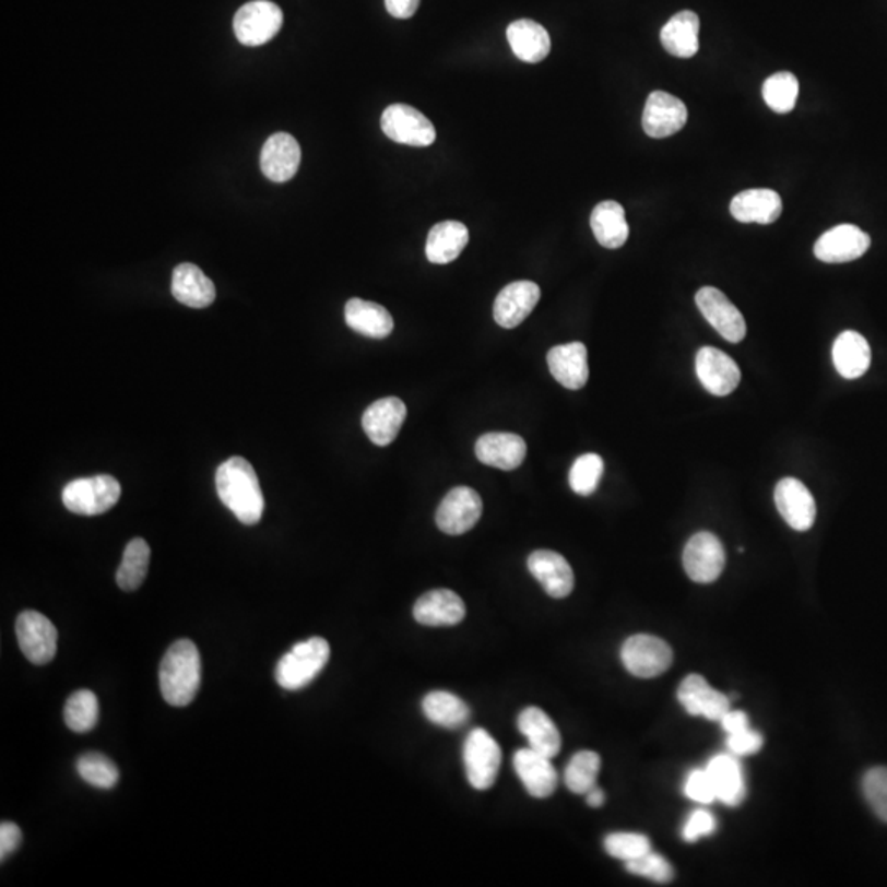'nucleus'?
Here are the masks:
<instances>
[{
  "instance_id": "1",
  "label": "nucleus",
  "mask_w": 887,
  "mask_h": 887,
  "mask_svg": "<svg viewBox=\"0 0 887 887\" xmlns=\"http://www.w3.org/2000/svg\"><path fill=\"white\" fill-rule=\"evenodd\" d=\"M215 488L222 504L236 515L240 523L252 527L262 520L265 500L257 472L247 459L236 456L218 465Z\"/></svg>"
},
{
  "instance_id": "2",
  "label": "nucleus",
  "mask_w": 887,
  "mask_h": 887,
  "mask_svg": "<svg viewBox=\"0 0 887 887\" xmlns=\"http://www.w3.org/2000/svg\"><path fill=\"white\" fill-rule=\"evenodd\" d=\"M201 655L194 642L189 639L173 642L159 665L163 699L173 707L189 706L201 687Z\"/></svg>"
},
{
  "instance_id": "3",
  "label": "nucleus",
  "mask_w": 887,
  "mask_h": 887,
  "mask_svg": "<svg viewBox=\"0 0 887 887\" xmlns=\"http://www.w3.org/2000/svg\"><path fill=\"white\" fill-rule=\"evenodd\" d=\"M331 658V648L324 638L306 639L293 646L276 664V683L286 690L305 689L324 670Z\"/></svg>"
},
{
  "instance_id": "4",
  "label": "nucleus",
  "mask_w": 887,
  "mask_h": 887,
  "mask_svg": "<svg viewBox=\"0 0 887 887\" xmlns=\"http://www.w3.org/2000/svg\"><path fill=\"white\" fill-rule=\"evenodd\" d=\"M122 488L113 475L78 478L63 490V504L68 511L83 517H96L116 507Z\"/></svg>"
},
{
  "instance_id": "5",
  "label": "nucleus",
  "mask_w": 887,
  "mask_h": 887,
  "mask_svg": "<svg viewBox=\"0 0 887 887\" xmlns=\"http://www.w3.org/2000/svg\"><path fill=\"white\" fill-rule=\"evenodd\" d=\"M673 649L664 639L652 635H635L622 648L626 671L641 679L661 676L673 664Z\"/></svg>"
},
{
  "instance_id": "6",
  "label": "nucleus",
  "mask_w": 887,
  "mask_h": 887,
  "mask_svg": "<svg viewBox=\"0 0 887 887\" xmlns=\"http://www.w3.org/2000/svg\"><path fill=\"white\" fill-rule=\"evenodd\" d=\"M464 765L468 781L477 791H487L497 781L501 749L487 730L475 729L469 733L464 743Z\"/></svg>"
},
{
  "instance_id": "7",
  "label": "nucleus",
  "mask_w": 887,
  "mask_h": 887,
  "mask_svg": "<svg viewBox=\"0 0 887 887\" xmlns=\"http://www.w3.org/2000/svg\"><path fill=\"white\" fill-rule=\"evenodd\" d=\"M283 27V12L269 0L243 5L234 17L237 40L246 47H260L276 37Z\"/></svg>"
},
{
  "instance_id": "8",
  "label": "nucleus",
  "mask_w": 887,
  "mask_h": 887,
  "mask_svg": "<svg viewBox=\"0 0 887 887\" xmlns=\"http://www.w3.org/2000/svg\"><path fill=\"white\" fill-rule=\"evenodd\" d=\"M482 511L484 504L474 488H452L437 508V528L449 536H461L478 523Z\"/></svg>"
},
{
  "instance_id": "9",
  "label": "nucleus",
  "mask_w": 887,
  "mask_h": 887,
  "mask_svg": "<svg viewBox=\"0 0 887 887\" xmlns=\"http://www.w3.org/2000/svg\"><path fill=\"white\" fill-rule=\"evenodd\" d=\"M381 130L388 139L410 146H429L436 142V129L426 116L406 106L393 104L381 116Z\"/></svg>"
},
{
  "instance_id": "10",
  "label": "nucleus",
  "mask_w": 887,
  "mask_h": 887,
  "mask_svg": "<svg viewBox=\"0 0 887 887\" xmlns=\"http://www.w3.org/2000/svg\"><path fill=\"white\" fill-rule=\"evenodd\" d=\"M684 569L697 583H712L725 569V547L715 534H694L684 549Z\"/></svg>"
},
{
  "instance_id": "11",
  "label": "nucleus",
  "mask_w": 887,
  "mask_h": 887,
  "mask_svg": "<svg viewBox=\"0 0 887 887\" xmlns=\"http://www.w3.org/2000/svg\"><path fill=\"white\" fill-rule=\"evenodd\" d=\"M17 639L28 661L37 665L54 661L58 648V631L42 613L27 610L17 618Z\"/></svg>"
},
{
  "instance_id": "12",
  "label": "nucleus",
  "mask_w": 887,
  "mask_h": 887,
  "mask_svg": "<svg viewBox=\"0 0 887 887\" xmlns=\"http://www.w3.org/2000/svg\"><path fill=\"white\" fill-rule=\"evenodd\" d=\"M696 303L703 318L723 339L733 344H738L745 339V318L740 309L726 298L725 293L713 286H703L696 295Z\"/></svg>"
},
{
  "instance_id": "13",
  "label": "nucleus",
  "mask_w": 887,
  "mask_h": 887,
  "mask_svg": "<svg viewBox=\"0 0 887 887\" xmlns=\"http://www.w3.org/2000/svg\"><path fill=\"white\" fill-rule=\"evenodd\" d=\"M687 117L683 100L664 91H654L646 100L642 129L651 139H667L684 129Z\"/></svg>"
},
{
  "instance_id": "14",
  "label": "nucleus",
  "mask_w": 887,
  "mask_h": 887,
  "mask_svg": "<svg viewBox=\"0 0 887 887\" xmlns=\"http://www.w3.org/2000/svg\"><path fill=\"white\" fill-rule=\"evenodd\" d=\"M696 371L702 387L715 397L732 393L742 380L738 364L715 347L700 348L696 358Z\"/></svg>"
},
{
  "instance_id": "15",
  "label": "nucleus",
  "mask_w": 887,
  "mask_h": 887,
  "mask_svg": "<svg viewBox=\"0 0 887 887\" xmlns=\"http://www.w3.org/2000/svg\"><path fill=\"white\" fill-rule=\"evenodd\" d=\"M871 239L853 224H841L827 230L815 244L814 252L820 262L848 263L860 259L870 249Z\"/></svg>"
},
{
  "instance_id": "16",
  "label": "nucleus",
  "mask_w": 887,
  "mask_h": 887,
  "mask_svg": "<svg viewBox=\"0 0 887 887\" xmlns=\"http://www.w3.org/2000/svg\"><path fill=\"white\" fill-rule=\"evenodd\" d=\"M776 507L782 520L795 531H808L817 517L814 495L797 478H782L774 492Z\"/></svg>"
},
{
  "instance_id": "17",
  "label": "nucleus",
  "mask_w": 887,
  "mask_h": 887,
  "mask_svg": "<svg viewBox=\"0 0 887 887\" xmlns=\"http://www.w3.org/2000/svg\"><path fill=\"white\" fill-rule=\"evenodd\" d=\"M677 699L689 715L722 722L730 710V697L713 689L699 674H690L681 683Z\"/></svg>"
},
{
  "instance_id": "18",
  "label": "nucleus",
  "mask_w": 887,
  "mask_h": 887,
  "mask_svg": "<svg viewBox=\"0 0 887 887\" xmlns=\"http://www.w3.org/2000/svg\"><path fill=\"white\" fill-rule=\"evenodd\" d=\"M406 419V404L400 398H383L365 410L362 426L375 446H390Z\"/></svg>"
},
{
  "instance_id": "19",
  "label": "nucleus",
  "mask_w": 887,
  "mask_h": 887,
  "mask_svg": "<svg viewBox=\"0 0 887 887\" xmlns=\"http://www.w3.org/2000/svg\"><path fill=\"white\" fill-rule=\"evenodd\" d=\"M541 289L533 282H515L498 293L494 305V318L498 326L515 329L533 312L540 303Z\"/></svg>"
},
{
  "instance_id": "20",
  "label": "nucleus",
  "mask_w": 887,
  "mask_h": 887,
  "mask_svg": "<svg viewBox=\"0 0 887 887\" xmlns=\"http://www.w3.org/2000/svg\"><path fill=\"white\" fill-rule=\"evenodd\" d=\"M528 569L553 599H566L573 590V570L566 557L554 551H534L528 557Z\"/></svg>"
},
{
  "instance_id": "21",
  "label": "nucleus",
  "mask_w": 887,
  "mask_h": 887,
  "mask_svg": "<svg viewBox=\"0 0 887 887\" xmlns=\"http://www.w3.org/2000/svg\"><path fill=\"white\" fill-rule=\"evenodd\" d=\"M301 149L289 133H275L267 140L260 155V168L270 181H289L298 173Z\"/></svg>"
},
{
  "instance_id": "22",
  "label": "nucleus",
  "mask_w": 887,
  "mask_h": 887,
  "mask_svg": "<svg viewBox=\"0 0 887 887\" xmlns=\"http://www.w3.org/2000/svg\"><path fill=\"white\" fill-rule=\"evenodd\" d=\"M527 442L523 437L511 433H488L478 437L475 454L482 464L500 471H515L527 458Z\"/></svg>"
},
{
  "instance_id": "23",
  "label": "nucleus",
  "mask_w": 887,
  "mask_h": 887,
  "mask_svg": "<svg viewBox=\"0 0 887 887\" xmlns=\"http://www.w3.org/2000/svg\"><path fill=\"white\" fill-rule=\"evenodd\" d=\"M515 771L527 788L528 794L536 799H546L557 789L556 768L551 758L541 755L536 749L523 748L515 753Z\"/></svg>"
},
{
  "instance_id": "24",
  "label": "nucleus",
  "mask_w": 887,
  "mask_h": 887,
  "mask_svg": "<svg viewBox=\"0 0 887 887\" xmlns=\"http://www.w3.org/2000/svg\"><path fill=\"white\" fill-rule=\"evenodd\" d=\"M413 615L424 626H454L465 618V603L452 590H430L414 603Z\"/></svg>"
},
{
  "instance_id": "25",
  "label": "nucleus",
  "mask_w": 887,
  "mask_h": 887,
  "mask_svg": "<svg viewBox=\"0 0 887 887\" xmlns=\"http://www.w3.org/2000/svg\"><path fill=\"white\" fill-rule=\"evenodd\" d=\"M547 365L553 377L567 390H580L589 380L587 347L582 342L557 345L547 352Z\"/></svg>"
},
{
  "instance_id": "26",
  "label": "nucleus",
  "mask_w": 887,
  "mask_h": 887,
  "mask_svg": "<svg viewBox=\"0 0 887 887\" xmlns=\"http://www.w3.org/2000/svg\"><path fill=\"white\" fill-rule=\"evenodd\" d=\"M707 772L712 779L717 801H722L729 807H738L746 797L745 774L738 756L717 755L707 765Z\"/></svg>"
},
{
  "instance_id": "27",
  "label": "nucleus",
  "mask_w": 887,
  "mask_h": 887,
  "mask_svg": "<svg viewBox=\"0 0 887 887\" xmlns=\"http://www.w3.org/2000/svg\"><path fill=\"white\" fill-rule=\"evenodd\" d=\"M730 212L738 222L768 226L781 217L782 199L772 189H746L733 198Z\"/></svg>"
},
{
  "instance_id": "28",
  "label": "nucleus",
  "mask_w": 887,
  "mask_h": 887,
  "mask_svg": "<svg viewBox=\"0 0 887 887\" xmlns=\"http://www.w3.org/2000/svg\"><path fill=\"white\" fill-rule=\"evenodd\" d=\"M172 293L176 301L189 308H208L214 303L215 286L199 267L181 263L173 272Z\"/></svg>"
},
{
  "instance_id": "29",
  "label": "nucleus",
  "mask_w": 887,
  "mask_h": 887,
  "mask_svg": "<svg viewBox=\"0 0 887 887\" xmlns=\"http://www.w3.org/2000/svg\"><path fill=\"white\" fill-rule=\"evenodd\" d=\"M469 229L459 221H444L429 230L426 243V257L430 263L446 265L454 262L468 247Z\"/></svg>"
},
{
  "instance_id": "30",
  "label": "nucleus",
  "mask_w": 887,
  "mask_h": 887,
  "mask_svg": "<svg viewBox=\"0 0 887 887\" xmlns=\"http://www.w3.org/2000/svg\"><path fill=\"white\" fill-rule=\"evenodd\" d=\"M511 50L524 63H541L551 54V37L543 25L528 19L515 21L507 28Z\"/></svg>"
},
{
  "instance_id": "31",
  "label": "nucleus",
  "mask_w": 887,
  "mask_h": 887,
  "mask_svg": "<svg viewBox=\"0 0 887 887\" xmlns=\"http://www.w3.org/2000/svg\"><path fill=\"white\" fill-rule=\"evenodd\" d=\"M699 15L683 11L674 15L661 31V44L676 58H693L699 51Z\"/></svg>"
},
{
  "instance_id": "32",
  "label": "nucleus",
  "mask_w": 887,
  "mask_h": 887,
  "mask_svg": "<svg viewBox=\"0 0 887 887\" xmlns=\"http://www.w3.org/2000/svg\"><path fill=\"white\" fill-rule=\"evenodd\" d=\"M590 227L596 243L605 249H619L629 237L625 209L616 201H603L595 205L590 215Z\"/></svg>"
},
{
  "instance_id": "33",
  "label": "nucleus",
  "mask_w": 887,
  "mask_h": 887,
  "mask_svg": "<svg viewBox=\"0 0 887 887\" xmlns=\"http://www.w3.org/2000/svg\"><path fill=\"white\" fill-rule=\"evenodd\" d=\"M518 729L527 736L530 748L547 758L559 755L563 740L553 720L537 707H528L518 717Z\"/></svg>"
},
{
  "instance_id": "34",
  "label": "nucleus",
  "mask_w": 887,
  "mask_h": 887,
  "mask_svg": "<svg viewBox=\"0 0 887 887\" xmlns=\"http://www.w3.org/2000/svg\"><path fill=\"white\" fill-rule=\"evenodd\" d=\"M345 322L352 331L370 339L388 338L394 328L393 318L383 306L360 298L348 299Z\"/></svg>"
},
{
  "instance_id": "35",
  "label": "nucleus",
  "mask_w": 887,
  "mask_h": 887,
  "mask_svg": "<svg viewBox=\"0 0 887 887\" xmlns=\"http://www.w3.org/2000/svg\"><path fill=\"white\" fill-rule=\"evenodd\" d=\"M833 364L838 374L854 380L866 374L871 365V348L866 339L856 331H844L833 344Z\"/></svg>"
},
{
  "instance_id": "36",
  "label": "nucleus",
  "mask_w": 887,
  "mask_h": 887,
  "mask_svg": "<svg viewBox=\"0 0 887 887\" xmlns=\"http://www.w3.org/2000/svg\"><path fill=\"white\" fill-rule=\"evenodd\" d=\"M423 712L429 722L442 729L456 730L471 719V709L459 696L444 690H434L423 699Z\"/></svg>"
},
{
  "instance_id": "37",
  "label": "nucleus",
  "mask_w": 887,
  "mask_h": 887,
  "mask_svg": "<svg viewBox=\"0 0 887 887\" xmlns=\"http://www.w3.org/2000/svg\"><path fill=\"white\" fill-rule=\"evenodd\" d=\"M150 546L142 537H135L127 544L122 563L117 570V586L126 592H133L142 586L150 566Z\"/></svg>"
},
{
  "instance_id": "38",
  "label": "nucleus",
  "mask_w": 887,
  "mask_h": 887,
  "mask_svg": "<svg viewBox=\"0 0 887 887\" xmlns=\"http://www.w3.org/2000/svg\"><path fill=\"white\" fill-rule=\"evenodd\" d=\"M600 768H602V759L596 753L589 752V749L577 753L564 772L567 789L573 794H587L590 789L595 788Z\"/></svg>"
},
{
  "instance_id": "39",
  "label": "nucleus",
  "mask_w": 887,
  "mask_h": 887,
  "mask_svg": "<svg viewBox=\"0 0 887 887\" xmlns=\"http://www.w3.org/2000/svg\"><path fill=\"white\" fill-rule=\"evenodd\" d=\"M64 722L74 733H87L99 722V702L91 690H78L64 706Z\"/></svg>"
},
{
  "instance_id": "40",
  "label": "nucleus",
  "mask_w": 887,
  "mask_h": 887,
  "mask_svg": "<svg viewBox=\"0 0 887 887\" xmlns=\"http://www.w3.org/2000/svg\"><path fill=\"white\" fill-rule=\"evenodd\" d=\"M762 97L769 109L788 114L794 109L799 97V81L789 71L772 74L762 84Z\"/></svg>"
},
{
  "instance_id": "41",
  "label": "nucleus",
  "mask_w": 887,
  "mask_h": 887,
  "mask_svg": "<svg viewBox=\"0 0 887 887\" xmlns=\"http://www.w3.org/2000/svg\"><path fill=\"white\" fill-rule=\"evenodd\" d=\"M78 774L97 789H113L119 781V769L100 753H86L76 762Z\"/></svg>"
},
{
  "instance_id": "42",
  "label": "nucleus",
  "mask_w": 887,
  "mask_h": 887,
  "mask_svg": "<svg viewBox=\"0 0 887 887\" xmlns=\"http://www.w3.org/2000/svg\"><path fill=\"white\" fill-rule=\"evenodd\" d=\"M602 458L596 454H583L573 462L570 469L569 484L570 488L576 492L580 497H589L599 487L600 481L603 477Z\"/></svg>"
},
{
  "instance_id": "43",
  "label": "nucleus",
  "mask_w": 887,
  "mask_h": 887,
  "mask_svg": "<svg viewBox=\"0 0 887 887\" xmlns=\"http://www.w3.org/2000/svg\"><path fill=\"white\" fill-rule=\"evenodd\" d=\"M606 853L610 856L618 858V860L628 861L638 860L642 854L651 851V841L646 835L629 833V831H616L610 833L603 841Z\"/></svg>"
},
{
  "instance_id": "44",
  "label": "nucleus",
  "mask_w": 887,
  "mask_h": 887,
  "mask_svg": "<svg viewBox=\"0 0 887 887\" xmlns=\"http://www.w3.org/2000/svg\"><path fill=\"white\" fill-rule=\"evenodd\" d=\"M863 792L874 814L887 824V768L870 769L863 778Z\"/></svg>"
},
{
  "instance_id": "45",
  "label": "nucleus",
  "mask_w": 887,
  "mask_h": 887,
  "mask_svg": "<svg viewBox=\"0 0 887 887\" xmlns=\"http://www.w3.org/2000/svg\"><path fill=\"white\" fill-rule=\"evenodd\" d=\"M626 870L636 876L648 877V879L661 884L670 883L674 877V867L671 866L670 861L652 850L642 854L638 860L628 861Z\"/></svg>"
},
{
  "instance_id": "46",
  "label": "nucleus",
  "mask_w": 887,
  "mask_h": 887,
  "mask_svg": "<svg viewBox=\"0 0 887 887\" xmlns=\"http://www.w3.org/2000/svg\"><path fill=\"white\" fill-rule=\"evenodd\" d=\"M684 792L690 801L699 802V804H712L717 801L715 789H713L712 779L707 769H694L687 776Z\"/></svg>"
},
{
  "instance_id": "47",
  "label": "nucleus",
  "mask_w": 887,
  "mask_h": 887,
  "mask_svg": "<svg viewBox=\"0 0 887 887\" xmlns=\"http://www.w3.org/2000/svg\"><path fill=\"white\" fill-rule=\"evenodd\" d=\"M715 830L717 818L709 811L699 808L687 818L686 825H684L683 838L689 843H694V841H699L700 838L710 837V835L715 833Z\"/></svg>"
},
{
  "instance_id": "48",
  "label": "nucleus",
  "mask_w": 887,
  "mask_h": 887,
  "mask_svg": "<svg viewBox=\"0 0 887 887\" xmlns=\"http://www.w3.org/2000/svg\"><path fill=\"white\" fill-rule=\"evenodd\" d=\"M762 743H765V740H762L761 733L755 732V730L752 729L733 733V735H729V738H726V746H729L730 753L738 756V758H742V756L756 755V753L762 748Z\"/></svg>"
},
{
  "instance_id": "49",
  "label": "nucleus",
  "mask_w": 887,
  "mask_h": 887,
  "mask_svg": "<svg viewBox=\"0 0 887 887\" xmlns=\"http://www.w3.org/2000/svg\"><path fill=\"white\" fill-rule=\"evenodd\" d=\"M22 843V830L12 821L0 825V860L5 861L19 850Z\"/></svg>"
},
{
  "instance_id": "50",
  "label": "nucleus",
  "mask_w": 887,
  "mask_h": 887,
  "mask_svg": "<svg viewBox=\"0 0 887 887\" xmlns=\"http://www.w3.org/2000/svg\"><path fill=\"white\" fill-rule=\"evenodd\" d=\"M421 0H385L388 14L394 19H411L419 9Z\"/></svg>"
},
{
  "instance_id": "51",
  "label": "nucleus",
  "mask_w": 887,
  "mask_h": 887,
  "mask_svg": "<svg viewBox=\"0 0 887 887\" xmlns=\"http://www.w3.org/2000/svg\"><path fill=\"white\" fill-rule=\"evenodd\" d=\"M720 723H722L723 730H725L729 735L749 729L748 715H746L745 712H740V710L730 709Z\"/></svg>"
},
{
  "instance_id": "52",
  "label": "nucleus",
  "mask_w": 887,
  "mask_h": 887,
  "mask_svg": "<svg viewBox=\"0 0 887 887\" xmlns=\"http://www.w3.org/2000/svg\"><path fill=\"white\" fill-rule=\"evenodd\" d=\"M586 795H587V804H589L590 807L599 808L602 807L603 804H605V794H603L602 789L596 788V785L595 788L590 789V791L587 792Z\"/></svg>"
}]
</instances>
